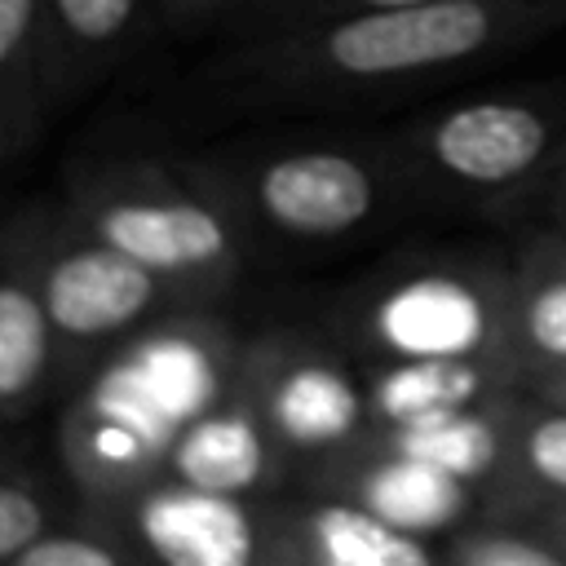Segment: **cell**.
Returning a JSON list of instances; mask_svg holds the SVG:
<instances>
[{
    "mask_svg": "<svg viewBox=\"0 0 566 566\" xmlns=\"http://www.w3.org/2000/svg\"><path fill=\"white\" fill-rule=\"evenodd\" d=\"M243 349L248 336L221 305H186L119 340L62 394L57 447L80 504L106 509L159 478L181 429L234 389Z\"/></svg>",
    "mask_w": 566,
    "mask_h": 566,
    "instance_id": "obj_1",
    "label": "cell"
},
{
    "mask_svg": "<svg viewBox=\"0 0 566 566\" xmlns=\"http://www.w3.org/2000/svg\"><path fill=\"white\" fill-rule=\"evenodd\" d=\"M566 27V0H420L279 22L239 57L265 97H371L429 84Z\"/></svg>",
    "mask_w": 566,
    "mask_h": 566,
    "instance_id": "obj_2",
    "label": "cell"
},
{
    "mask_svg": "<svg viewBox=\"0 0 566 566\" xmlns=\"http://www.w3.org/2000/svg\"><path fill=\"white\" fill-rule=\"evenodd\" d=\"M186 164L234 212L252 256L340 248L411 195L389 137H256L186 155Z\"/></svg>",
    "mask_w": 566,
    "mask_h": 566,
    "instance_id": "obj_3",
    "label": "cell"
},
{
    "mask_svg": "<svg viewBox=\"0 0 566 566\" xmlns=\"http://www.w3.org/2000/svg\"><path fill=\"white\" fill-rule=\"evenodd\" d=\"M97 239L177 283L203 305H226L256 261L243 226L186 159H97L62 199Z\"/></svg>",
    "mask_w": 566,
    "mask_h": 566,
    "instance_id": "obj_4",
    "label": "cell"
},
{
    "mask_svg": "<svg viewBox=\"0 0 566 566\" xmlns=\"http://www.w3.org/2000/svg\"><path fill=\"white\" fill-rule=\"evenodd\" d=\"M332 332L363 363H385V358L517 363L513 270L464 252L389 261L336 301Z\"/></svg>",
    "mask_w": 566,
    "mask_h": 566,
    "instance_id": "obj_5",
    "label": "cell"
},
{
    "mask_svg": "<svg viewBox=\"0 0 566 566\" xmlns=\"http://www.w3.org/2000/svg\"><path fill=\"white\" fill-rule=\"evenodd\" d=\"M22 217L53 323L57 394H71L119 340H128L146 323L186 305H203L164 274L97 239L66 203H40Z\"/></svg>",
    "mask_w": 566,
    "mask_h": 566,
    "instance_id": "obj_6",
    "label": "cell"
},
{
    "mask_svg": "<svg viewBox=\"0 0 566 566\" xmlns=\"http://www.w3.org/2000/svg\"><path fill=\"white\" fill-rule=\"evenodd\" d=\"M411 190L504 199L553 186L566 155V97L544 88L478 93L438 106L389 137Z\"/></svg>",
    "mask_w": 566,
    "mask_h": 566,
    "instance_id": "obj_7",
    "label": "cell"
},
{
    "mask_svg": "<svg viewBox=\"0 0 566 566\" xmlns=\"http://www.w3.org/2000/svg\"><path fill=\"white\" fill-rule=\"evenodd\" d=\"M239 385L256 402L270 438L292 460L296 478L358 447L376 429L367 402V371L358 367L354 349L318 332L265 327L248 336Z\"/></svg>",
    "mask_w": 566,
    "mask_h": 566,
    "instance_id": "obj_8",
    "label": "cell"
},
{
    "mask_svg": "<svg viewBox=\"0 0 566 566\" xmlns=\"http://www.w3.org/2000/svg\"><path fill=\"white\" fill-rule=\"evenodd\" d=\"M102 513L142 566H265V500L150 478Z\"/></svg>",
    "mask_w": 566,
    "mask_h": 566,
    "instance_id": "obj_9",
    "label": "cell"
},
{
    "mask_svg": "<svg viewBox=\"0 0 566 566\" xmlns=\"http://www.w3.org/2000/svg\"><path fill=\"white\" fill-rule=\"evenodd\" d=\"M265 566H442V557L349 495L287 486L265 500Z\"/></svg>",
    "mask_w": 566,
    "mask_h": 566,
    "instance_id": "obj_10",
    "label": "cell"
},
{
    "mask_svg": "<svg viewBox=\"0 0 566 566\" xmlns=\"http://www.w3.org/2000/svg\"><path fill=\"white\" fill-rule=\"evenodd\" d=\"M292 486L349 495L363 509H371L376 517H385L389 526L420 535V539L455 535L464 526V517L473 513V500L482 495L478 486L460 482L455 473H447L420 455H407V451L380 442L376 433H367L358 447L340 451L336 460L301 473Z\"/></svg>",
    "mask_w": 566,
    "mask_h": 566,
    "instance_id": "obj_11",
    "label": "cell"
},
{
    "mask_svg": "<svg viewBox=\"0 0 566 566\" xmlns=\"http://www.w3.org/2000/svg\"><path fill=\"white\" fill-rule=\"evenodd\" d=\"M164 473L203 491L252 495V500H270L287 491L296 478L292 460L270 438L256 402L239 380L226 398H217L203 416H195L181 429V438L164 460Z\"/></svg>",
    "mask_w": 566,
    "mask_h": 566,
    "instance_id": "obj_12",
    "label": "cell"
},
{
    "mask_svg": "<svg viewBox=\"0 0 566 566\" xmlns=\"http://www.w3.org/2000/svg\"><path fill=\"white\" fill-rule=\"evenodd\" d=\"M49 394H57V345L18 212L0 221V424L27 420Z\"/></svg>",
    "mask_w": 566,
    "mask_h": 566,
    "instance_id": "obj_13",
    "label": "cell"
},
{
    "mask_svg": "<svg viewBox=\"0 0 566 566\" xmlns=\"http://www.w3.org/2000/svg\"><path fill=\"white\" fill-rule=\"evenodd\" d=\"M363 371L376 429L433 411L495 402L522 376L513 358H385L367 363Z\"/></svg>",
    "mask_w": 566,
    "mask_h": 566,
    "instance_id": "obj_14",
    "label": "cell"
},
{
    "mask_svg": "<svg viewBox=\"0 0 566 566\" xmlns=\"http://www.w3.org/2000/svg\"><path fill=\"white\" fill-rule=\"evenodd\" d=\"M380 442L420 455L447 473H455L469 486H491L513 455V416L509 402H478V407H455V411H433L416 416L389 429H371Z\"/></svg>",
    "mask_w": 566,
    "mask_h": 566,
    "instance_id": "obj_15",
    "label": "cell"
},
{
    "mask_svg": "<svg viewBox=\"0 0 566 566\" xmlns=\"http://www.w3.org/2000/svg\"><path fill=\"white\" fill-rule=\"evenodd\" d=\"M150 0H44L53 97L106 75L137 40Z\"/></svg>",
    "mask_w": 566,
    "mask_h": 566,
    "instance_id": "obj_16",
    "label": "cell"
},
{
    "mask_svg": "<svg viewBox=\"0 0 566 566\" xmlns=\"http://www.w3.org/2000/svg\"><path fill=\"white\" fill-rule=\"evenodd\" d=\"M53 97L44 0H0V164L13 159Z\"/></svg>",
    "mask_w": 566,
    "mask_h": 566,
    "instance_id": "obj_17",
    "label": "cell"
},
{
    "mask_svg": "<svg viewBox=\"0 0 566 566\" xmlns=\"http://www.w3.org/2000/svg\"><path fill=\"white\" fill-rule=\"evenodd\" d=\"M513 340L522 371L566 367V226L526 243L513 265Z\"/></svg>",
    "mask_w": 566,
    "mask_h": 566,
    "instance_id": "obj_18",
    "label": "cell"
},
{
    "mask_svg": "<svg viewBox=\"0 0 566 566\" xmlns=\"http://www.w3.org/2000/svg\"><path fill=\"white\" fill-rule=\"evenodd\" d=\"M4 566H142L133 544L88 504H75L49 531H40L27 548H18Z\"/></svg>",
    "mask_w": 566,
    "mask_h": 566,
    "instance_id": "obj_19",
    "label": "cell"
},
{
    "mask_svg": "<svg viewBox=\"0 0 566 566\" xmlns=\"http://www.w3.org/2000/svg\"><path fill=\"white\" fill-rule=\"evenodd\" d=\"M80 504V495L66 504L44 478H35L31 469H13L0 464V566L27 548L40 531H49L57 517H66Z\"/></svg>",
    "mask_w": 566,
    "mask_h": 566,
    "instance_id": "obj_20",
    "label": "cell"
},
{
    "mask_svg": "<svg viewBox=\"0 0 566 566\" xmlns=\"http://www.w3.org/2000/svg\"><path fill=\"white\" fill-rule=\"evenodd\" d=\"M509 469L526 473L539 491L566 500V402H548L544 411L513 416Z\"/></svg>",
    "mask_w": 566,
    "mask_h": 566,
    "instance_id": "obj_21",
    "label": "cell"
},
{
    "mask_svg": "<svg viewBox=\"0 0 566 566\" xmlns=\"http://www.w3.org/2000/svg\"><path fill=\"white\" fill-rule=\"evenodd\" d=\"M447 566H566V548L553 535L535 539L517 526H460Z\"/></svg>",
    "mask_w": 566,
    "mask_h": 566,
    "instance_id": "obj_22",
    "label": "cell"
},
{
    "mask_svg": "<svg viewBox=\"0 0 566 566\" xmlns=\"http://www.w3.org/2000/svg\"><path fill=\"white\" fill-rule=\"evenodd\" d=\"M394 4H420V0H279V22H305L327 13H358V9H394Z\"/></svg>",
    "mask_w": 566,
    "mask_h": 566,
    "instance_id": "obj_23",
    "label": "cell"
},
{
    "mask_svg": "<svg viewBox=\"0 0 566 566\" xmlns=\"http://www.w3.org/2000/svg\"><path fill=\"white\" fill-rule=\"evenodd\" d=\"M248 4H256V0H159V9L168 18H221V13H239ZM270 4H279V0H270Z\"/></svg>",
    "mask_w": 566,
    "mask_h": 566,
    "instance_id": "obj_24",
    "label": "cell"
},
{
    "mask_svg": "<svg viewBox=\"0 0 566 566\" xmlns=\"http://www.w3.org/2000/svg\"><path fill=\"white\" fill-rule=\"evenodd\" d=\"M548 195H553V203H557V217H562V226H566V155H562V164H557V172H553V186H548Z\"/></svg>",
    "mask_w": 566,
    "mask_h": 566,
    "instance_id": "obj_25",
    "label": "cell"
},
{
    "mask_svg": "<svg viewBox=\"0 0 566 566\" xmlns=\"http://www.w3.org/2000/svg\"><path fill=\"white\" fill-rule=\"evenodd\" d=\"M539 389L548 394V402H566V367H562V371L539 376Z\"/></svg>",
    "mask_w": 566,
    "mask_h": 566,
    "instance_id": "obj_26",
    "label": "cell"
},
{
    "mask_svg": "<svg viewBox=\"0 0 566 566\" xmlns=\"http://www.w3.org/2000/svg\"><path fill=\"white\" fill-rule=\"evenodd\" d=\"M548 535H553V539L566 548V517H553V531H548Z\"/></svg>",
    "mask_w": 566,
    "mask_h": 566,
    "instance_id": "obj_27",
    "label": "cell"
}]
</instances>
